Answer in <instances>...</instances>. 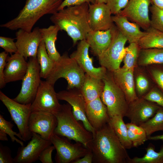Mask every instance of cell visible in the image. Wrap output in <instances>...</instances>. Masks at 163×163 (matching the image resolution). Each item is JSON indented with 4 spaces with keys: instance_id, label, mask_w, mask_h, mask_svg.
Instances as JSON below:
<instances>
[{
    "instance_id": "603a6c76",
    "label": "cell",
    "mask_w": 163,
    "mask_h": 163,
    "mask_svg": "<svg viewBox=\"0 0 163 163\" xmlns=\"http://www.w3.org/2000/svg\"><path fill=\"white\" fill-rule=\"evenodd\" d=\"M133 70L123 67L112 72L114 81L123 92L128 104L138 98L135 90Z\"/></svg>"
},
{
    "instance_id": "83f0119b",
    "label": "cell",
    "mask_w": 163,
    "mask_h": 163,
    "mask_svg": "<svg viewBox=\"0 0 163 163\" xmlns=\"http://www.w3.org/2000/svg\"><path fill=\"white\" fill-rule=\"evenodd\" d=\"M138 43L140 49L163 48V32L150 27Z\"/></svg>"
},
{
    "instance_id": "4fadbf2b",
    "label": "cell",
    "mask_w": 163,
    "mask_h": 163,
    "mask_svg": "<svg viewBox=\"0 0 163 163\" xmlns=\"http://www.w3.org/2000/svg\"><path fill=\"white\" fill-rule=\"evenodd\" d=\"M57 123L56 118L53 113L36 111L31 112L28 125L32 133L38 134L44 139L50 140L54 133Z\"/></svg>"
},
{
    "instance_id": "7402d4cb",
    "label": "cell",
    "mask_w": 163,
    "mask_h": 163,
    "mask_svg": "<svg viewBox=\"0 0 163 163\" xmlns=\"http://www.w3.org/2000/svg\"><path fill=\"white\" fill-rule=\"evenodd\" d=\"M86 114L87 119L95 131L108 123L110 117L107 107L100 97L86 102Z\"/></svg>"
},
{
    "instance_id": "d590c367",
    "label": "cell",
    "mask_w": 163,
    "mask_h": 163,
    "mask_svg": "<svg viewBox=\"0 0 163 163\" xmlns=\"http://www.w3.org/2000/svg\"><path fill=\"white\" fill-rule=\"evenodd\" d=\"M149 9L151 13L150 27L163 32V10L153 4Z\"/></svg>"
},
{
    "instance_id": "8992f818",
    "label": "cell",
    "mask_w": 163,
    "mask_h": 163,
    "mask_svg": "<svg viewBox=\"0 0 163 163\" xmlns=\"http://www.w3.org/2000/svg\"><path fill=\"white\" fill-rule=\"evenodd\" d=\"M102 79L104 87L100 98L107 107L110 117H125L128 103L123 92L114 81L112 72L107 70Z\"/></svg>"
},
{
    "instance_id": "60d3db41",
    "label": "cell",
    "mask_w": 163,
    "mask_h": 163,
    "mask_svg": "<svg viewBox=\"0 0 163 163\" xmlns=\"http://www.w3.org/2000/svg\"><path fill=\"white\" fill-rule=\"evenodd\" d=\"M8 53L5 51L0 53V88L2 89L5 86L4 71L6 63V59Z\"/></svg>"
},
{
    "instance_id": "ba28073f",
    "label": "cell",
    "mask_w": 163,
    "mask_h": 163,
    "mask_svg": "<svg viewBox=\"0 0 163 163\" xmlns=\"http://www.w3.org/2000/svg\"><path fill=\"white\" fill-rule=\"evenodd\" d=\"M0 100L6 107L12 120L17 125L22 140L30 139L32 133L28 127V122L32 112L31 104H23L18 102L0 91Z\"/></svg>"
},
{
    "instance_id": "ffe728a7",
    "label": "cell",
    "mask_w": 163,
    "mask_h": 163,
    "mask_svg": "<svg viewBox=\"0 0 163 163\" xmlns=\"http://www.w3.org/2000/svg\"><path fill=\"white\" fill-rule=\"evenodd\" d=\"M118 30L114 24L110 29L106 30H91L88 33L86 40L95 56L98 57L107 49Z\"/></svg>"
},
{
    "instance_id": "484cf974",
    "label": "cell",
    "mask_w": 163,
    "mask_h": 163,
    "mask_svg": "<svg viewBox=\"0 0 163 163\" xmlns=\"http://www.w3.org/2000/svg\"><path fill=\"white\" fill-rule=\"evenodd\" d=\"M40 30L50 57L53 62H56L61 56L55 46L58 32L60 30L59 28L54 25L47 28H40Z\"/></svg>"
},
{
    "instance_id": "2e32d148",
    "label": "cell",
    "mask_w": 163,
    "mask_h": 163,
    "mask_svg": "<svg viewBox=\"0 0 163 163\" xmlns=\"http://www.w3.org/2000/svg\"><path fill=\"white\" fill-rule=\"evenodd\" d=\"M161 107L143 97L138 98L128 104L125 117L128 118L131 123L140 126L152 117Z\"/></svg>"
},
{
    "instance_id": "f1b7e54d",
    "label": "cell",
    "mask_w": 163,
    "mask_h": 163,
    "mask_svg": "<svg viewBox=\"0 0 163 163\" xmlns=\"http://www.w3.org/2000/svg\"><path fill=\"white\" fill-rule=\"evenodd\" d=\"M37 58L40 66L41 77L46 79L50 74L54 62L50 57L42 40L38 49Z\"/></svg>"
},
{
    "instance_id": "f6af8a7d",
    "label": "cell",
    "mask_w": 163,
    "mask_h": 163,
    "mask_svg": "<svg viewBox=\"0 0 163 163\" xmlns=\"http://www.w3.org/2000/svg\"><path fill=\"white\" fill-rule=\"evenodd\" d=\"M152 72L154 79L163 90V71L155 69L152 71Z\"/></svg>"
},
{
    "instance_id": "6da1fadb",
    "label": "cell",
    "mask_w": 163,
    "mask_h": 163,
    "mask_svg": "<svg viewBox=\"0 0 163 163\" xmlns=\"http://www.w3.org/2000/svg\"><path fill=\"white\" fill-rule=\"evenodd\" d=\"M92 134L90 149L93 162L129 163L131 158L126 149L108 123Z\"/></svg>"
},
{
    "instance_id": "8fae6325",
    "label": "cell",
    "mask_w": 163,
    "mask_h": 163,
    "mask_svg": "<svg viewBox=\"0 0 163 163\" xmlns=\"http://www.w3.org/2000/svg\"><path fill=\"white\" fill-rule=\"evenodd\" d=\"M54 86L46 80H41L35 99L31 104L32 112L43 111L53 113L59 109L61 104Z\"/></svg>"
},
{
    "instance_id": "30bf717a",
    "label": "cell",
    "mask_w": 163,
    "mask_h": 163,
    "mask_svg": "<svg viewBox=\"0 0 163 163\" xmlns=\"http://www.w3.org/2000/svg\"><path fill=\"white\" fill-rule=\"evenodd\" d=\"M127 41L126 38L118 30L110 46L98 57L101 66L111 72L119 69L123 61L125 45Z\"/></svg>"
},
{
    "instance_id": "8d00e7d4",
    "label": "cell",
    "mask_w": 163,
    "mask_h": 163,
    "mask_svg": "<svg viewBox=\"0 0 163 163\" xmlns=\"http://www.w3.org/2000/svg\"><path fill=\"white\" fill-rule=\"evenodd\" d=\"M0 46L5 51L11 55L18 52L15 42L13 39L3 36L0 37Z\"/></svg>"
},
{
    "instance_id": "e0dca14e",
    "label": "cell",
    "mask_w": 163,
    "mask_h": 163,
    "mask_svg": "<svg viewBox=\"0 0 163 163\" xmlns=\"http://www.w3.org/2000/svg\"><path fill=\"white\" fill-rule=\"evenodd\" d=\"M150 4L151 0H129L118 14L126 17L146 30L150 27L149 14Z\"/></svg>"
},
{
    "instance_id": "5b68a950",
    "label": "cell",
    "mask_w": 163,
    "mask_h": 163,
    "mask_svg": "<svg viewBox=\"0 0 163 163\" xmlns=\"http://www.w3.org/2000/svg\"><path fill=\"white\" fill-rule=\"evenodd\" d=\"M85 75V73L76 61L66 53L54 62L53 68L46 80L54 85L58 79L63 78L67 82V89L73 88L80 89Z\"/></svg>"
},
{
    "instance_id": "3957f363",
    "label": "cell",
    "mask_w": 163,
    "mask_h": 163,
    "mask_svg": "<svg viewBox=\"0 0 163 163\" xmlns=\"http://www.w3.org/2000/svg\"><path fill=\"white\" fill-rule=\"evenodd\" d=\"M63 1L26 0L17 16L0 27L12 30L21 29L31 32L35 24L43 15L57 12Z\"/></svg>"
},
{
    "instance_id": "5bb4252c",
    "label": "cell",
    "mask_w": 163,
    "mask_h": 163,
    "mask_svg": "<svg viewBox=\"0 0 163 163\" xmlns=\"http://www.w3.org/2000/svg\"><path fill=\"white\" fill-rule=\"evenodd\" d=\"M50 140L43 138L39 135L32 133L30 140L25 146H21L18 149L14 158V163H32L39 159L42 151L51 145Z\"/></svg>"
},
{
    "instance_id": "52a82bcc",
    "label": "cell",
    "mask_w": 163,
    "mask_h": 163,
    "mask_svg": "<svg viewBox=\"0 0 163 163\" xmlns=\"http://www.w3.org/2000/svg\"><path fill=\"white\" fill-rule=\"evenodd\" d=\"M27 73L22 80L21 88L13 99L23 104H31L35 99L41 82L40 69L37 57H30Z\"/></svg>"
},
{
    "instance_id": "d6986e66",
    "label": "cell",
    "mask_w": 163,
    "mask_h": 163,
    "mask_svg": "<svg viewBox=\"0 0 163 163\" xmlns=\"http://www.w3.org/2000/svg\"><path fill=\"white\" fill-rule=\"evenodd\" d=\"M110 10L106 3L89 4L88 21L91 30L105 31L114 25Z\"/></svg>"
},
{
    "instance_id": "1f68e13d",
    "label": "cell",
    "mask_w": 163,
    "mask_h": 163,
    "mask_svg": "<svg viewBox=\"0 0 163 163\" xmlns=\"http://www.w3.org/2000/svg\"><path fill=\"white\" fill-rule=\"evenodd\" d=\"M128 137L131 141L133 147H137L144 144L148 140L146 132L140 126H138L131 122L126 124Z\"/></svg>"
},
{
    "instance_id": "74e56055",
    "label": "cell",
    "mask_w": 163,
    "mask_h": 163,
    "mask_svg": "<svg viewBox=\"0 0 163 163\" xmlns=\"http://www.w3.org/2000/svg\"><path fill=\"white\" fill-rule=\"evenodd\" d=\"M129 0H108L106 3L112 14L117 15L127 5Z\"/></svg>"
},
{
    "instance_id": "f35d334b",
    "label": "cell",
    "mask_w": 163,
    "mask_h": 163,
    "mask_svg": "<svg viewBox=\"0 0 163 163\" xmlns=\"http://www.w3.org/2000/svg\"><path fill=\"white\" fill-rule=\"evenodd\" d=\"M142 97L163 108V94L158 90L153 89Z\"/></svg>"
},
{
    "instance_id": "ac0fdd59",
    "label": "cell",
    "mask_w": 163,
    "mask_h": 163,
    "mask_svg": "<svg viewBox=\"0 0 163 163\" xmlns=\"http://www.w3.org/2000/svg\"><path fill=\"white\" fill-rule=\"evenodd\" d=\"M89 48L86 40H80L77 45L76 50L70 56L76 61L86 74L93 77L102 79L107 70L102 66L96 68L93 66L92 59L89 54Z\"/></svg>"
},
{
    "instance_id": "b9f144b4",
    "label": "cell",
    "mask_w": 163,
    "mask_h": 163,
    "mask_svg": "<svg viewBox=\"0 0 163 163\" xmlns=\"http://www.w3.org/2000/svg\"><path fill=\"white\" fill-rule=\"evenodd\" d=\"M55 149L53 145H50L45 148L41 152L39 160L42 163H53L52 154Z\"/></svg>"
},
{
    "instance_id": "7c38bea8",
    "label": "cell",
    "mask_w": 163,
    "mask_h": 163,
    "mask_svg": "<svg viewBox=\"0 0 163 163\" xmlns=\"http://www.w3.org/2000/svg\"><path fill=\"white\" fill-rule=\"evenodd\" d=\"M59 100L66 101L72 107L73 115L78 121L83 123L85 128L92 134L95 130L89 122L86 114V101L80 89L73 88L57 93Z\"/></svg>"
},
{
    "instance_id": "7bdbcfd3",
    "label": "cell",
    "mask_w": 163,
    "mask_h": 163,
    "mask_svg": "<svg viewBox=\"0 0 163 163\" xmlns=\"http://www.w3.org/2000/svg\"><path fill=\"white\" fill-rule=\"evenodd\" d=\"M137 90L139 95H143L147 90L149 85L147 79L143 76L139 75L136 79Z\"/></svg>"
},
{
    "instance_id": "4dcf8cb0",
    "label": "cell",
    "mask_w": 163,
    "mask_h": 163,
    "mask_svg": "<svg viewBox=\"0 0 163 163\" xmlns=\"http://www.w3.org/2000/svg\"><path fill=\"white\" fill-rule=\"evenodd\" d=\"M146 150L143 156L131 158L129 163H163V145L158 152L155 151L152 145H149Z\"/></svg>"
},
{
    "instance_id": "9c48e42d",
    "label": "cell",
    "mask_w": 163,
    "mask_h": 163,
    "mask_svg": "<svg viewBox=\"0 0 163 163\" xmlns=\"http://www.w3.org/2000/svg\"><path fill=\"white\" fill-rule=\"evenodd\" d=\"M50 140L56 150L55 159L57 163H72L83 157L90 149L79 142L72 144L54 133Z\"/></svg>"
},
{
    "instance_id": "4316f807",
    "label": "cell",
    "mask_w": 163,
    "mask_h": 163,
    "mask_svg": "<svg viewBox=\"0 0 163 163\" xmlns=\"http://www.w3.org/2000/svg\"><path fill=\"white\" fill-rule=\"evenodd\" d=\"M123 117L120 115L110 117L108 123L124 147L126 149H130L133 146L128 137L127 127Z\"/></svg>"
},
{
    "instance_id": "e575fe53",
    "label": "cell",
    "mask_w": 163,
    "mask_h": 163,
    "mask_svg": "<svg viewBox=\"0 0 163 163\" xmlns=\"http://www.w3.org/2000/svg\"><path fill=\"white\" fill-rule=\"evenodd\" d=\"M14 125L11 121L6 120L2 115L0 114V131L8 135L13 142H16L21 146L24 145L22 137L19 133L14 131L12 129Z\"/></svg>"
},
{
    "instance_id": "681fc988",
    "label": "cell",
    "mask_w": 163,
    "mask_h": 163,
    "mask_svg": "<svg viewBox=\"0 0 163 163\" xmlns=\"http://www.w3.org/2000/svg\"><path fill=\"white\" fill-rule=\"evenodd\" d=\"M7 135L4 132L0 131V140L2 141H8Z\"/></svg>"
},
{
    "instance_id": "d6a6232c",
    "label": "cell",
    "mask_w": 163,
    "mask_h": 163,
    "mask_svg": "<svg viewBox=\"0 0 163 163\" xmlns=\"http://www.w3.org/2000/svg\"><path fill=\"white\" fill-rule=\"evenodd\" d=\"M140 126L145 130L148 137L156 132L163 131V108H160L152 117Z\"/></svg>"
},
{
    "instance_id": "d4e9b609",
    "label": "cell",
    "mask_w": 163,
    "mask_h": 163,
    "mask_svg": "<svg viewBox=\"0 0 163 163\" xmlns=\"http://www.w3.org/2000/svg\"><path fill=\"white\" fill-rule=\"evenodd\" d=\"M104 87L102 79L93 77L85 74L84 81L80 90L87 102L100 97Z\"/></svg>"
},
{
    "instance_id": "ee69618b",
    "label": "cell",
    "mask_w": 163,
    "mask_h": 163,
    "mask_svg": "<svg viewBox=\"0 0 163 163\" xmlns=\"http://www.w3.org/2000/svg\"><path fill=\"white\" fill-rule=\"evenodd\" d=\"M94 4L95 0H64L59 8V10L71 6L80 5L84 3Z\"/></svg>"
},
{
    "instance_id": "277c9868",
    "label": "cell",
    "mask_w": 163,
    "mask_h": 163,
    "mask_svg": "<svg viewBox=\"0 0 163 163\" xmlns=\"http://www.w3.org/2000/svg\"><path fill=\"white\" fill-rule=\"evenodd\" d=\"M53 114L57 122L54 130L55 134L80 142L90 149L93 134L78 122L69 103L61 104L59 109Z\"/></svg>"
},
{
    "instance_id": "ab89813d",
    "label": "cell",
    "mask_w": 163,
    "mask_h": 163,
    "mask_svg": "<svg viewBox=\"0 0 163 163\" xmlns=\"http://www.w3.org/2000/svg\"><path fill=\"white\" fill-rule=\"evenodd\" d=\"M0 163H14L11 151L8 147L0 144Z\"/></svg>"
},
{
    "instance_id": "7a4b0ae2",
    "label": "cell",
    "mask_w": 163,
    "mask_h": 163,
    "mask_svg": "<svg viewBox=\"0 0 163 163\" xmlns=\"http://www.w3.org/2000/svg\"><path fill=\"white\" fill-rule=\"evenodd\" d=\"M89 4L71 6L52 14L50 19L60 30L65 31L72 39L73 44L86 40L91 30L88 21Z\"/></svg>"
},
{
    "instance_id": "44dd1931",
    "label": "cell",
    "mask_w": 163,
    "mask_h": 163,
    "mask_svg": "<svg viewBox=\"0 0 163 163\" xmlns=\"http://www.w3.org/2000/svg\"><path fill=\"white\" fill-rule=\"evenodd\" d=\"M18 52L8 56L4 71L5 81L7 83L22 80L28 69V62Z\"/></svg>"
},
{
    "instance_id": "bcb514c9",
    "label": "cell",
    "mask_w": 163,
    "mask_h": 163,
    "mask_svg": "<svg viewBox=\"0 0 163 163\" xmlns=\"http://www.w3.org/2000/svg\"><path fill=\"white\" fill-rule=\"evenodd\" d=\"M93 155L91 149L82 157L78 159L72 163H91L93 162Z\"/></svg>"
},
{
    "instance_id": "9a60e30c",
    "label": "cell",
    "mask_w": 163,
    "mask_h": 163,
    "mask_svg": "<svg viewBox=\"0 0 163 163\" xmlns=\"http://www.w3.org/2000/svg\"><path fill=\"white\" fill-rule=\"evenodd\" d=\"M18 52L26 59L37 57L39 45L42 40L40 28H35L31 32L19 29L15 33Z\"/></svg>"
},
{
    "instance_id": "f546056e",
    "label": "cell",
    "mask_w": 163,
    "mask_h": 163,
    "mask_svg": "<svg viewBox=\"0 0 163 163\" xmlns=\"http://www.w3.org/2000/svg\"><path fill=\"white\" fill-rule=\"evenodd\" d=\"M139 65L163 64V48L141 49L138 58Z\"/></svg>"
},
{
    "instance_id": "f907efd6",
    "label": "cell",
    "mask_w": 163,
    "mask_h": 163,
    "mask_svg": "<svg viewBox=\"0 0 163 163\" xmlns=\"http://www.w3.org/2000/svg\"><path fill=\"white\" fill-rule=\"evenodd\" d=\"M108 0H95V3H104L106 4Z\"/></svg>"
},
{
    "instance_id": "7dc6e473",
    "label": "cell",
    "mask_w": 163,
    "mask_h": 163,
    "mask_svg": "<svg viewBox=\"0 0 163 163\" xmlns=\"http://www.w3.org/2000/svg\"><path fill=\"white\" fill-rule=\"evenodd\" d=\"M152 4L163 10V0H151Z\"/></svg>"
},
{
    "instance_id": "c3c4849f",
    "label": "cell",
    "mask_w": 163,
    "mask_h": 163,
    "mask_svg": "<svg viewBox=\"0 0 163 163\" xmlns=\"http://www.w3.org/2000/svg\"><path fill=\"white\" fill-rule=\"evenodd\" d=\"M148 140H160L163 141V134L155 136H151L148 137Z\"/></svg>"
},
{
    "instance_id": "cb8c5ba5",
    "label": "cell",
    "mask_w": 163,
    "mask_h": 163,
    "mask_svg": "<svg viewBox=\"0 0 163 163\" xmlns=\"http://www.w3.org/2000/svg\"><path fill=\"white\" fill-rule=\"evenodd\" d=\"M112 20L117 29L130 43H138L147 34L141 30L139 26L134 22L129 21L126 17L119 14L112 16Z\"/></svg>"
},
{
    "instance_id": "836d02e7",
    "label": "cell",
    "mask_w": 163,
    "mask_h": 163,
    "mask_svg": "<svg viewBox=\"0 0 163 163\" xmlns=\"http://www.w3.org/2000/svg\"><path fill=\"white\" fill-rule=\"evenodd\" d=\"M140 50L138 43H130L128 46L125 47L123 67L134 70Z\"/></svg>"
}]
</instances>
